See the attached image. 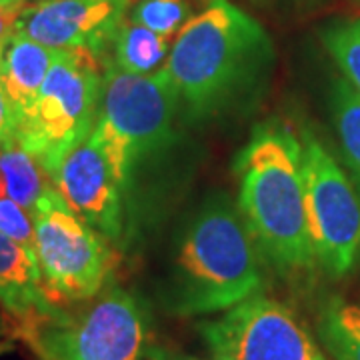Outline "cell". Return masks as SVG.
Segmentation results:
<instances>
[{
  "instance_id": "1",
  "label": "cell",
  "mask_w": 360,
  "mask_h": 360,
  "mask_svg": "<svg viewBox=\"0 0 360 360\" xmlns=\"http://www.w3.org/2000/svg\"><path fill=\"white\" fill-rule=\"evenodd\" d=\"M274 65L269 32L229 0H210L180 28L165 68L191 122H208L252 108Z\"/></svg>"
},
{
  "instance_id": "2",
  "label": "cell",
  "mask_w": 360,
  "mask_h": 360,
  "mask_svg": "<svg viewBox=\"0 0 360 360\" xmlns=\"http://www.w3.org/2000/svg\"><path fill=\"white\" fill-rule=\"evenodd\" d=\"M264 258L229 194L206 198L184 222L160 284V302L174 316H206L260 292Z\"/></svg>"
},
{
  "instance_id": "3",
  "label": "cell",
  "mask_w": 360,
  "mask_h": 360,
  "mask_svg": "<svg viewBox=\"0 0 360 360\" xmlns=\"http://www.w3.org/2000/svg\"><path fill=\"white\" fill-rule=\"evenodd\" d=\"M234 174L236 205L264 262L284 276L314 269L300 136L281 120L260 122L236 156Z\"/></svg>"
},
{
  "instance_id": "4",
  "label": "cell",
  "mask_w": 360,
  "mask_h": 360,
  "mask_svg": "<svg viewBox=\"0 0 360 360\" xmlns=\"http://www.w3.org/2000/svg\"><path fill=\"white\" fill-rule=\"evenodd\" d=\"M179 108V92L167 68L130 75L104 58L101 110L92 134L103 142L129 191L136 170L174 144Z\"/></svg>"
},
{
  "instance_id": "5",
  "label": "cell",
  "mask_w": 360,
  "mask_h": 360,
  "mask_svg": "<svg viewBox=\"0 0 360 360\" xmlns=\"http://www.w3.org/2000/svg\"><path fill=\"white\" fill-rule=\"evenodd\" d=\"M103 70L90 51H56L16 142L54 179L65 156L89 136L101 110Z\"/></svg>"
},
{
  "instance_id": "6",
  "label": "cell",
  "mask_w": 360,
  "mask_h": 360,
  "mask_svg": "<svg viewBox=\"0 0 360 360\" xmlns=\"http://www.w3.org/2000/svg\"><path fill=\"white\" fill-rule=\"evenodd\" d=\"M30 214L42 283L56 304L89 302L110 284L116 269L112 246L66 205L54 186H46Z\"/></svg>"
},
{
  "instance_id": "7",
  "label": "cell",
  "mask_w": 360,
  "mask_h": 360,
  "mask_svg": "<svg viewBox=\"0 0 360 360\" xmlns=\"http://www.w3.org/2000/svg\"><path fill=\"white\" fill-rule=\"evenodd\" d=\"M150 312L134 292L110 283L84 309L40 326L26 338L40 360H142Z\"/></svg>"
},
{
  "instance_id": "8",
  "label": "cell",
  "mask_w": 360,
  "mask_h": 360,
  "mask_svg": "<svg viewBox=\"0 0 360 360\" xmlns=\"http://www.w3.org/2000/svg\"><path fill=\"white\" fill-rule=\"evenodd\" d=\"M300 141L314 260L322 272L340 278L354 266L360 252V194L312 132L304 130Z\"/></svg>"
},
{
  "instance_id": "9",
  "label": "cell",
  "mask_w": 360,
  "mask_h": 360,
  "mask_svg": "<svg viewBox=\"0 0 360 360\" xmlns=\"http://www.w3.org/2000/svg\"><path fill=\"white\" fill-rule=\"evenodd\" d=\"M198 330L212 354L229 360H328L292 310L260 292Z\"/></svg>"
},
{
  "instance_id": "10",
  "label": "cell",
  "mask_w": 360,
  "mask_h": 360,
  "mask_svg": "<svg viewBox=\"0 0 360 360\" xmlns=\"http://www.w3.org/2000/svg\"><path fill=\"white\" fill-rule=\"evenodd\" d=\"M52 184L63 194L66 205L110 245L122 240L129 186L118 174L103 142L92 132L65 156Z\"/></svg>"
},
{
  "instance_id": "11",
  "label": "cell",
  "mask_w": 360,
  "mask_h": 360,
  "mask_svg": "<svg viewBox=\"0 0 360 360\" xmlns=\"http://www.w3.org/2000/svg\"><path fill=\"white\" fill-rule=\"evenodd\" d=\"M130 0H39L25 6L14 30L52 51H90L104 58Z\"/></svg>"
},
{
  "instance_id": "12",
  "label": "cell",
  "mask_w": 360,
  "mask_h": 360,
  "mask_svg": "<svg viewBox=\"0 0 360 360\" xmlns=\"http://www.w3.org/2000/svg\"><path fill=\"white\" fill-rule=\"evenodd\" d=\"M0 309L16 324V333L28 338L40 326L58 321L66 310L46 292L39 260L16 240L0 232Z\"/></svg>"
},
{
  "instance_id": "13",
  "label": "cell",
  "mask_w": 360,
  "mask_h": 360,
  "mask_svg": "<svg viewBox=\"0 0 360 360\" xmlns=\"http://www.w3.org/2000/svg\"><path fill=\"white\" fill-rule=\"evenodd\" d=\"M54 52L14 28L0 40V80L13 106L16 129L34 108Z\"/></svg>"
},
{
  "instance_id": "14",
  "label": "cell",
  "mask_w": 360,
  "mask_h": 360,
  "mask_svg": "<svg viewBox=\"0 0 360 360\" xmlns=\"http://www.w3.org/2000/svg\"><path fill=\"white\" fill-rule=\"evenodd\" d=\"M168 40L153 30L122 20L110 42V63L130 75H153L165 68L168 60Z\"/></svg>"
},
{
  "instance_id": "15",
  "label": "cell",
  "mask_w": 360,
  "mask_h": 360,
  "mask_svg": "<svg viewBox=\"0 0 360 360\" xmlns=\"http://www.w3.org/2000/svg\"><path fill=\"white\" fill-rule=\"evenodd\" d=\"M316 333L335 360H360V304L330 296L319 309Z\"/></svg>"
},
{
  "instance_id": "16",
  "label": "cell",
  "mask_w": 360,
  "mask_h": 360,
  "mask_svg": "<svg viewBox=\"0 0 360 360\" xmlns=\"http://www.w3.org/2000/svg\"><path fill=\"white\" fill-rule=\"evenodd\" d=\"M328 104L340 155L360 194V94L347 78H338L330 89Z\"/></svg>"
},
{
  "instance_id": "17",
  "label": "cell",
  "mask_w": 360,
  "mask_h": 360,
  "mask_svg": "<svg viewBox=\"0 0 360 360\" xmlns=\"http://www.w3.org/2000/svg\"><path fill=\"white\" fill-rule=\"evenodd\" d=\"M42 174L44 172L39 162L18 142L0 146V180L4 184L6 196L28 212H32L49 186Z\"/></svg>"
},
{
  "instance_id": "18",
  "label": "cell",
  "mask_w": 360,
  "mask_h": 360,
  "mask_svg": "<svg viewBox=\"0 0 360 360\" xmlns=\"http://www.w3.org/2000/svg\"><path fill=\"white\" fill-rule=\"evenodd\" d=\"M194 11L196 6L191 0H139L132 6L130 20L165 39H172L194 18Z\"/></svg>"
},
{
  "instance_id": "19",
  "label": "cell",
  "mask_w": 360,
  "mask_h": 360,
  "mask_svg": "<svg viewBox=\"0 0 360 360\" xmlns=\"http://www.w3.org/2000/svg\"><path fill=\"white\" fill-rule=\"evenodd\" d=\"M322 42L345 78L360 94V18L326 28L322 32Z\"/></svg>"
},
{
  "instance_id": "20",
  "label": "cell",
  "mask_w": 360,
  "mask_h": 360,
  "mask_svg": "<svg viewBox=\"0 0 360 360\" xmlns=\"http://www.w3.org/2000/svg\"><path fill=\"white\" fill-rule=\"evenodd\" d=\"M0 232L34 252V222H32V214L18 202L11 200L8 196L0 198Z\"/></svg>"
},
{
  "instance_id": "21",
  "label": "cell",
  "mask_w": 360,
  "mask_h": 360,
  "mask_svg": "<svg viewBox=\"0 0 360 360\" xmlns=\"http://www.w3.org/2000/svg\"><path fill=\"white\" fill-rule=\"evenodd\" d=\"M13 142H16V118H14L13 106L8 103V96L0 80V146L13 144Z\"/></svg>"
},
{
  "instance_id": "22",
  "label": "cell",
  "mask_w": 360,
  "mask_h": 360,
  "mask_svg": "<svg viewBox=\"0 0 360 360\" xmlns=\"http://www.w3.org/2000/svg\"><path fill=\"white\" fill-rule=\"evenodd\" d=\"M25 6L26 0H0V40L13 30Z\"/></svg>"
},
{
  "instance_id": "23",
  "label": "cell",
  "mask_w": 360,
  "mask_h": 360,
  "mask_svg": "<svg viewBox=\"0 0 360 360\" xmlns=\"http://www.w3.org/2000/svg\"><path fill=\"white\" fill-rule=\"evenodd\" d=\"M144 360H198L194 356H186V354H180V352H172V350H165V348L148 347Z\"/></svg>"
},
{
  "instance_id": "24",
  "label": "cell",
  "mask_w": 360,
  "mask_h": 360,
  "mask_svg": "<svg viewBox=\"0 0 360 360\" xmlns=\"http://www.w3.org/2000/svg\"><path fill=\"white\" fill-rule=\"evenodd\" d=\"M13 348V345H8V342H0V354H4V352H8Z\"/></svg>"
},
{
  "instance_id": "25",
  "label": "cell",
  "mask_w": 360,
  "mask_h": 360,
  "mask_svg": "<svg viewBox=\"0 0 360 360\" xmlns=\"http://www.w3.org/2000/svg\"><path fill=\"white\" fill-rule=\"evenodd\" d=\"M212 359H214V360H229V359H224V356H219V354H212Z\"/></svg>"
},
{
  "instance_id": "26",
  "label": "cell",
  "mask_w": 360,
  "mask_h": 360,
  "mask_svg": "<svg viewBox=\"0 0 360 360\" xmlns=\"http://www.w3.org/2000/svg\"><path fill=\"white\" fill-rule=\"evenodd\" d=\"M2 328H4V322H2V316H0V333H2Z\"/></svg>"
},
{
  "instance_id": "27",
  "label": "cell",
  "mask_w": 360,
  "mask_h": 360,
  "mask_svg": "<svg viewBox=\"0 0 360 360\" xmlns=\"http://www.w3.org/2000/svg\"><path fill=\"white\" fill-rule=\"evenodd\" d=\"M26 2H28V0H26Z\"/></svg>"
}]
</instances>
